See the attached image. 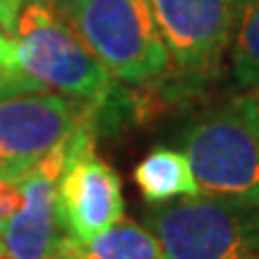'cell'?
Returning a JSON list of instances; mask_svg holds the SVG:
<instances>
[{"label": "cell", "mask_w": 259, "mask_h": 259, "mask_svg": "<svg viewBox=\"0 0 259 259\" xmlns=\"http://www.w3.org/2000/svg\"><path fill=\"white\" fill-rule=\"evenodd\" d=\"M0 259H12V257H10L8 252H5V250H3V247H0Z\"/></svg>", "instance_id": "ac0fdd59"}, {"label": "cell", "mask_w": 259, "mask_h": 259, "mask_svg": "<svg viewBox=\"0 0 259 259\" xmlns=\"http://www.w3.org/2000/svg\"><path fill=\"white\" fill-rule=\"evenodd\" d=\"M10 38L17 51L19 70L46 89L51 87L60 96L79 103L87 113L94 111L118 82L72 24L44 0H22Z\"/></svg>", "instance_id": "6da1fadb"}, {"label": "cell", "mask_w": 259, "mask_h": 259, "mask_svg": "<svg viewBox=\"0 0 259 259\" xmlns=\"http://www.w3.org/2000/svg\"><path fill=\"white\" fill-rule=\"evenodd\" d=\"M173 77L192 89L213 79L231 48L235 0H151Z\"/></svg>", "instance_id": "5b68a950"}, {"label": "cell", "mask_w": 259, "mask_h": 259, "mask_svg": "<svg viewBox=\"0 0 259 259\" xmlns=\"http://www.w3.org/2000/svg\"><path fill=\"white\" fill-rule=\"evenodd\" d=\"M72 135L17 180L19 202L0 221V247L12 259H48L56 254L63 235L56 211V187L72 149Z\"/></svg>", "instance_id": "ba28073f"}, {"label": "cell", "mask_w": 259, "mask_h": 259, "mask_svg": "<svg viewBox=\"0 0 259 259\" xmlns=\"http://www.w3.org/2000/svg\"><path fill=\"white\" fill-rule=\"evenodd\" d=\"M56 252L65 259H166L156 235L130 219H120L89 240L60 235Z\"/></svg>", "instance_id": "9c48e42d"}, {"label": "cell", "mask_w": 259, "mask_h": 259, "mask_svg": "<svg viewBox=\"0 0 259 259\" xmlns=\"http://www.w3.org/2000/svg\"><path fill=\"white\" fill-rule=\"evenodd\" d=\"M22 8V0H0V29L12 36L15 31V19H17V12Z\"/></svg>", "instance_id": "9a60e30c"}, {"label": "cell", "mask_w": 259, "mask_h": 259, "mask_svg": "<svg viewBox=\"0 0 259 259\" xmlns=\"http://www.w3.org/2000/svg\"><path fill=\"white\" fill-rule=\"evenodd\" d=\"M235 103H238V108H240L242 115L247 118V122L252 125V130H254V135H257V139H259V87L247 89L240 99H235Z\"/></svg>", "instance_id": "4fadbf2b"}, {"label": "cell", "mask_w": 259, "mask_h": 259, "mask_svg": "<svg viewBox=\"0 0 259 259\" xmlns=\"http://www.w3.org/2000/svg\"><path fill=\"white\" fill-rule=\"evenodd\" d=\"M135 183L149 204H166L199 194L185 154L168 147H158L142 158L135 168Z\"/></svg>", "instance_id": "30bf717a"}, {"label": "cell", "mask_w": 259, "mask_h": 259, "mask_svg": "<svg viewBox=\"0 0 259 259\" xmlns=\"http://www.w3.org/2000/svg\"><path fill=\"white\" fill-rule=\"evenodd\" d=\"M31 92H48V89L38 79H34L31 74L24 72V70H5V72H0V101L10 99V96L31 94Z\"/></svg>", "instance_id": "7c38bea8"}, {"label": "cell", "mask_w": 259, "mask_h": 259, "mask_svg": "<svg viewBox=\"0 0 259 259\" xmlns=\"http://www.w3.org/2000/svg\"><path fill=\"white\" fill-rule=\"evenodd\" d=\"M56 211L63 235L89 240L125 216L120 176L94 151L92 122L72 135V149L58 178Z\"/></svg>", "instance_id": "8992f818"}, {"label": "cell", "mask_w": 259, "mask_h": 259, "mask_svg": "<svg viewBox=\"0 0 259 259\" xmlns=\"http://www.w3.org/2000/svg\"><path fill=\"white\" fill-rule=\"evenodd\" d=\"M44 3H48V5L56 10L58 15H63L65 19H70V15H72V10L77 8L79 0H44Z\"/></svg>", "instance_id": "e0dca14e"}, {"label": "cell", "mask_w": 259, "mask_h": 259, "mask_svg": "<svg viewBox=\"0 0 259 259\" xmlns=\"http://www.w3.org/2000/svg\"><path fill=\"white\" fill-rule=\"evenodd\" d=\"M87 111L53 92L19 94L0 101V183H17L72 135Z\"/></svg>", "instance_id": "52a82bcc"}, {"label": "cell", "mask_w": 259, "mask_h": 259, "mask_svg": "<svg viewBox=\"0 0 259 259\" xmlns=\"http://www.w3.org/2000/svg\"><path fill=\"white\" fill-rule=\"evenodd\" d=\"M254 259H259V257H254Z\"/></svg>", "instance_id": "ffe728a7"}, {"label": "cell", "mask_w": 259, "mask_h": 259, "mask_svg": "<svg viewBox=\"0 0 259 259\" xmlns=\"http://www.w3.org/2000/svg\"><path fill=\"white\" fill-rule=\"evenodd\" d=\"M180 147L202 197L259 206V139L235 101L197 118Z\"/></svg>", "instance_id": "277c9868"}, {"label": "cell", "mask_w": 259, "mask_h": 259, "mask_svg": "<svg viewBox=\"0 0 259 259\" xmlns=\"http://www.w3.org/2000/svg\"><path fill=\"white\" fill-rule=\"evenodd\" d=\"M48 259H65V257H63V254H58V252H56V254H51V257H48Z\"/></svg>", "instance_id": "d6986e66"}, {"label": "cell", "mask_w": 259, "mask_h": 259, "mask_svg": "<svg viewBox=\"0 0 259 259\" xmlns=\"http://www.w3.org/2000/svg\"><path fill=\"white\" fill-rule=\"evenodd\" d=\"M166 259L259 257V206L213 197H183L144 213Z\"/></svg>", "instance_id": "3957f363"}, {"label": "cell", "mask_w": 259, "mask_h": 259, "mask_svg": "<svg viewBox=\"0 0 259 259\" xmlns=\"http://www.w3.org/2000/svg\"><path fill=\"white\" fill-rule=\"evenodd\" d=\"M5 70H19V63L12 38L0 29V72H5Z\"/></svg>", "instance_id": "5bb4252c"}, {"label": "cell", "mask_w": 259, "mask_h": 259, "mask_svg": "<svg viewBox=\"0 0 259 259\" xmlns=\"http://www.w3.org/2000/svg\"><path fill=\"white\" fill-rule=\"evenodd\" d=\"M19 202L17 183H0V221L8 216Z\"/></svg>", "instance_id": "2e32d148"}, {"label": "cell", "mask_w": 259, "mask_h": 259, "mask_svg": "<svg viewBox=\"0 0 259 259\" xmlns=\"http://www.w3.org/2000/svg\"><path fill=\"white\" fill-rule=\"evenodd\" d=\"M231 70L240 87H259V0H235Z\"/></svg>", "instance_id": "8fae6325"}, {"label": "cell", "mask_w": 259, "mask_h": 259, "mask_svg": "<svg viewBox=\"0 0 259 259\" xmlns=\"http://www.w3.org/2000/svg\"><path fill=\"white\" fill-rule=\"evenodd\" d=\"M67 22L118 82L154 84L173 72L151 0H79Z\"/></svg>", "instance_id": "7a4b0ae2"}]
</instances>
